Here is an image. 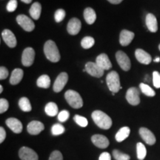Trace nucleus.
<instances>
[{
  "label": "nucleus",
  "instance_id": "e433bc0d",
  "mask_svg": "<svg viewBox=\"0 0 160 160\" xmlns=\"http://www.w3.org/2000/svg\"><path fill=\"white\" fill-rule=\"evenodd\" d=\"M153 84L155 88H160V73L158 71H153Z\"/></svg>",
  "mask_w": 160,
  "mask_h": 160
},
{
  "label": "nucleus",
  "instance_id": "dca6fc26",
  "mask_svg": "<svg viewBox=\"0 0 160 160\" xmlns=\"http://www.w3.org/2000/svg\"><path fill=\"white\" fill-rule=\"evenodd\" d=\"M6 125L13 133H20L22 131L23 126L21 122L17 118H8L5 122Z\"/></svg>",
  "mask_w": 160,
  "mask_h": 160
},
{
  "label": "nucleus",
  "instance_id": "5701e85b",
  "mask_svg": "<svg viewBox=\"0 0 160 160\" xmlns=\"http://www.w3.org/2000/svg\"><path fill=\"white\" fill-rule=\"evenodd\" d=\"M84 18H85V22L88 25H92L95 22L97 19V14L94 10L91 8H87L84 11Z\"/></svg>",
  "mask_w": 160,
  "mask_h": 160
},
{
  "label": "nucleus",
  "instance_id": "a211bd4d",
  "mask_svg": "<svg viewBox=\"0 0 160 160\" xmlns=\"http://www.w3.org/2000/svg\"><path fill=\"white\" fill-rule=\"evenodd\" d=\"M135 57L137 61L143 65H149L152 61L151 56L142 49L136 50Z\"/></svg>",
  "mask_w": 160,
  "mask_h": 160
},
{
  "label": "nucleus",
  "instance_id": "2f4dec72",
  "mask_svg": "<svg viewBox=\"0 0 160 160\" xmlns=\"http://www.w3.org/2000/svg\"><path fill=\"white\" fill-rule=\"evenodd\" d=\"M65 131V127L62 125H61V124H55L51 128V133L53 136H59L62 134Z\"/></svg>",
  "mask_w": 160,
  "mask_h": 160
},
{
  "label": "nucleus",
  "instance_id": "ea45409f",
  "mask_svg": "<svg viewBox=\"0 0 160 160\" xmlns=\"http://www.w3.org/2000/svg\"><path fill=\"white\" fill-rule=\"evenodd\" d=\"M17 0H10L7 5V11L8 12H13L17 8Z\"/></svg>",
  "mask_w": 160,
  "mask_h": 160
},
{
  "label": "nucleus",
  "instance_id": "9b49d317",
  "mask_svg": "<svg viewBox=\"0 0 160 160\" xmlns=\"http://www.w3.org/2000/svg\"><path fill=\"white\" fill-rule=\"evenodd\" d=\"M19 158L22 160H38L37 153L33 149L28 147L21 148L19 151Z\"/></svg>",
  "mask_w": 160,
  "mask_h": 160
},
{
  "label": "nucleus",
  "instance_id": "ddd939ff",
  "mask_svg": "<svg viewBox=\"0 0 160 160\" xmlns=\"http://www.w3.org/2000/svg\"><path fill=\"white\" fill-rule=\"evenodd\" d=\"M82 23L77 18H72L68 23L67 31L71 35H77L81 30Z\"/></svg>",
  "mask_w": 160,
  "mask_h": 160
},
{
  "label": "nucleus",
  "instance_id": "4468645a",
  "mask_svg": "<svg viewBox=\"0 0 160 160\" xmlns=\"http://www.w3.org/2000/svg\"><path fill=\"white\" fill-rule=\"evenodd\" d=\"M139 135L144 141L148 145H153L156 143V137L154 134L150 131L149 129L146 128H141L139 129Z\"/></svg>",
  "mask_w": 160,
  "mask_h": 160
},
{
  "label": "nucleus",
  "instance_id": "c756f323",
  "mask_svg": "<svg viewBox=\"0 0 160 160\" xmlns=\"http://www.w3.org/2000/svg\"><path fill=\"white\" fill-rule=\"evenodd\" d=\"M139 88L144 94L148 96V97H154V96L156 95V93H155V91H153V89L151 88L149 85H146V84H145V83L140 84Z\"/></svg>",
  "mask_w": 160,
  "mask_h": 160
},
{
  "label": "nucleus",
  "instance_id": "f03ea898",
  "mask_svg": "<svg viewBox=\"0 0 160 160\" xmlns=\"http://www.w3.org/2000/svg\"><path fill=\"white\" fill-rule=\"evenodd\" d=\"M44 53L47 59L52 62H57L61 58L57 45L52 40H48L45 42L44 45Z\"/></svg>",
  "mask_w": 160,
  "mask_h": 160
},
{
  "label": "nucleus",
  "instance_id": "0eeeda50",
  "mask_svg": "<svg viewBox=\"0 0 160 160\" xmlns=\"http://www.w3.org/2000/svg\"><path fill=\"white\" fill-rule=\"evenodd\" d=\"M126 99L130 105L137 106L140 103V93L139 89L135 87H131L126 93Z\"/></svg>",
  "mask_w": 160,
  "mask_h": 160
},
{
  "label": "nucleus",
  "instance_id": "f257e3e1",
  "mask_svg": "<svg viewBox=\"0 0 160 160\" xmlns=\"http://www.w3.org/2000/svg\"><path fill=\"white\" fill-rule=\"evenodd\" d=\"M92 119L96 125L100 128L108 130L112 126V119L108 115L103 111H94L92 113Z\"/></svg>",
  "mask_w": 160,
  "mask_h": 160
},
{
  "label": "nucleus",
  "instance_id": "cd10ccee",
  "mask_svg": "<svg viewBox=\"0 0 160 160\" xmlns=\"http://www.w3.org/2000/svg\"><path fill=\"white\" fill-rule=\"evenodd\" d=\"M19 106L20 109L24 112H30L32 110L31 102L27 97H22L19 99Z\"/></svg>",
  "mask_w": 160,
  "mask_h": 160
},
{
  "label": "nucleus",
  "instance_id": "de8ad7c7",
  "mask_svg": "<svg viewBox=\"0 0 160 160\" xmlns=\"http://www.w3.org/2000/svg\"><path fill=\"white\" fill-rule=\"evenodd\" d=\"M2 91H3V87H2V85H0V93H2Z\"/></svg>",
  "mask_w": 160,
  "mask_h": 160
},
{
  "label": "nucleus",
  "instance_id": "c03bdc74",
  "mask_svg": "<svg viewBox=\"0 0 160 160\" xmlns=\"http://www.w3.org/2000/svg\"><path fill=\"white\" fill-rule=\"evenodd\" d=\"M110 3L113 4V5H118V4H120L123 0H108Z\"/></svg>",
  "mask_w": 160,
  "mask_h": 160
},
{
  "label": "nucleus",
  "instance_id": "6ab92c4d",
  "mask_svg": "<svg viewBox=\"0 0 160 160\" xmlns=\"http://www.w3.org/2000/svg\"><path fill=\"white\" fill-rule=\"evenodd\" d=\"M45 129V126L39 121H32L28 125V132L31 135H38Z\"/></svg>",
  "mask_w": 160,
  "mask_h": 160
},
{
  "label": "nucleus",
  "instance_id": "423d86ee",
  "mask_svg": "<svg viewBox=\"0 0 160 160\" xmlns=\"http://www.w3.org/2000/svg\"><path fill=\"white\" fill-rule=\"evenodd\" d=\"M17 22L19 25L27 32L33 31L35 28V24L28 16L20 14L17 16Z\"/></svg>",
  "mask_w": 160,
  "mask_h": 160
},
{
  "label": "nucleus",
  "instance_id": "f3484780",
  "mask_svg": "<svg viewBox=\"0 0 160 160\" xmlns=\"http://www.w3.org/2000/svg\"><path fill=\"white\" fill-rule=\"evenodd\" d=\"M135 37V34L133 32H131L128 30H122L120 33L119 35V43L122 46H128L129 45L133 38Z\"/></svg>",
  "mask_w": 160,
  "mask_h": 160
},
{
  "label": "nucleus",
  "instance_id": "09e8293b",
  "mask_svg": "<svg viewBox=\"0 0 160 160\" xmlns=\"http://www.w3.org/2000/svg\"><path fill=\"white\" fill-rule=\"evenodd\" d=\"M159 51H160V44H159Z\"/></svg>",
  "mask_w": 160,
  "mask_h": 160
},
{
  "label": "nucleus",
  "instance_id": "b1692460",
  "mask_svg": "<svg viewBox=\"0 0 160 160\" xmlns=\"http://www.w3.org/2000/svg\"><path fill=\"white\" fill-rule=\"evenodd\" d=\"M42 13V5L39 2H36L33 3V5H31V8L29 10V13L31 15V17L33 18V19L37 20L40 18Z\"/></svg>",
  "mask_w": 160,
  "mask_h": 160
},
{
  "label": "nucleus",
  "instance_id": "20e7f679",
  "mask_svg": "<svg viewBox=\"0 0 160 160\" xmlns=\"http://www.w3.org/2000/svg\"><path fill=\"white\" fill-rule=\"evenodd\" d=\"M106 82H107L108 89L112 93H118L122 88L120 85L119 76L117 71H111L106 77Z\"/></svg>",
  "mask_w": 160,
  "mask_h": 160
},
{
  "label": "nucleus",
  "instance_id": "58836bf2",
  "mask_svg": "<svg viewBox=\"0 0 160 160\" xmlns=\"http://www.w3.org/2000/svg\"><path fill=\"white\" fill-rule=\"evenodd\" d=\"M48 160H63V156L60 151H54L51 153Z\"/></svg>",
  "mask_w": 160,
  "mask_h": 160
},
{
  "label": "nucleus",
  "instance_id": "39448f33",
  "mask_svg": "<svg viewBox=\"0 0 160 160\" xmlns=\"http://www.w3.org/2000/svg\"><path fill=\"white\" fill-rule=\"evenodd\" d=\"M116 59L118 64H119V67L121 68L123 71H128L131 69V60H130L129 57L126 54L125 52L119 51L116 53Z\"/></svg>",
  "mask_w": 160,
  "mask_h": 160
},
{
  "label": "nucleus",
  "instance_id": "4c0bfd02",
  "mask_svg": "<svg viewBox=\"0 0 160 160\" xmlns=\"http://www.w3.org/2000/svg\"><path fill=\"white\" fill-rule=\"evenodd\" d=\"M9 103L7 99L2 98L0 99V113H3L8 109Z\"/></svg>",
  "mask_w": 160,
  "mask_h": 160
},
{
  "label": "nucleus",
  "instance_id": "7ed1b4c3",
  "mask_svg": "<svg viewBox=\"0 0 160 160\" xmlns=\"http://www.w3.org/2000/svg\"><path fill=\"white\" fill-rule=\"evenodd\" d=\"M65 98L70 106H71L73 108L79 109L83 106V100L79 93L77 91L68 90L65 92Z\"/></svg>",
  "mask_w": 160,
  "mask_h": 160
},
{
  "label": "nucleus",
  "instance_id": "72a5a7b5",
  "mask_svg": "<svg viewBox=\"0 0 160 160\" xmlns=\"http://www.w3.org/2000/svg\"><path fill=\"white\" fill-rule=\"evenodd\" d=\"M73 120H74L75 122L77 123L78 125H79L80 127L85 128V127H87L88 125V119H86L85 117H82V116L75 115L74 117H73Z\"/></svg>",
  "mask_w": 160,
  "mask_h": 160
},
{
  "label": "nucleus",
  "instance_id": "a18cd8bd",
  "mask_svg": "<svg viewBox=\"0 0 160 160\" xmlns=\"http://www.w3.org/2000/svg\"><path fill=\"white\" fill-rule=\"evenodd\" d=\"M21 1L25 4H30L32 2V1H33V0H21Z\"/></svg>",
  "mask_w": 160,
  "mask_h": 160
},
{
  "label": "nucleus",
  "instance_id": "7c9ffc66",
  "mask_svg": "<svg viewBox=\"0 0 160 160\" xmlns=\"http://www.w3.org/2000/svg\"><path fill=\"white\" fill-rule=\"evenodd\" d=\"M95 43V40L91 37H84L82 39L81 45L84 49H89L93 46Z\"/></svg>",
  "mask_w": 160,
  "mask_h": 160
},
{
  "label": "nucleus",
  "instance_id": "9d476101",
  "mask_svg": "<svg viewBox=\"0 0 160 160\" xmlns=\"http://www.w3.org/2000/svg\"><path fill=\"white\" fill-rule=\"evenodd\" d=\"M68 81V75L65 72H62L58 76L56 79L54 84H53V89L56 93H59V92L62 91L66 84H67Z\"/></svg>",
  "mask_w": 160,
  "mask_h": 160
},
{
  "label": "nucleus",
  "instance_id": "f704fd0d",
  "mask_svg": "<svg viewBox=\"0 0 160 160\" xmlns=\"http://www.w3.org/2000/svg\"><path fill=\"white\" fill-rule=\"evenodd\" d=\"M65 15H66V13L65 10L63 9L57 10V11L55 12V14H54V18H55L56 22H60L62 21V20L65 19Z\"/></svg>",
  "mask_w": 160,
  "mask_h": 160
},
{
  "label": "nucleus",
  "instance_id": "aec40b11",
  "mask_svg": "<svg viewBox=\"0 0 160 160\" xmlns=\"http://www.w3.org/2000/svg\"><path fill=\"white\" fill-rule=\"evenodd\" d=\"M96 63L104 71L105 70H109L112 68L111 62L110 61L108 57L105 53H101V54L98 56L97 59H96Z\"/></svg>",
  "mask_w": 160,
  "mask_h": 160
},
{
  "label": "nucleus",
  "instance_id": "bb28decb",
  "mask_svg": "<svg viewBox=\"0 0 160 160\" xmlns=\"http://www.w3.org/2000/svg\"><path fill=\"white\" fill-rule=\"evenodd\" d=\"M46 114L49 117H55L58 113V106L54 102H49L45 108Z\"/></svg>",
  "mask_w": 160,
  "mask_h": 160
},
{
  "label": "nucleus",
  "instance_id": "c9c22d12",
  "mask_svg": "<svg viewBox=\"0 0 160 160\" xmlns=\"http://www.w3.org/2000/svg\"><path fill=\"white\" fill-rule=\"evenodd\" d=\"M69 117V112L66 111V110H64V111H62L59 114H58V119H59V121L61 122H66L68 119Z\"/></svg>",
  "mask_w": 160,
  "mask_h": 160
},
{
  "label": "nucleus",
  "instance_id": "412c9836",
  "mask_svg": "<svg viewBox=\"0 0 160 160\" xmlns=\"http://www.w3.org/2000/svg\"><path fill=\"white\" fill-rule=\"evenodd\" d=\"M145 23L148 28L152 33H156L158 31L157 19L153 13L147 14L145 18Z\"/></svg>",
  "mask_w": 160,
  "mask_h": 160
},
{
  "label": "nucleus",
  "instance_id": "473e14b6",
  "mask_svg": "<svg viewBox=\"0 0 160 160\" xmlns=\"http://www.w3.org/2000/svg\"><path fill=\"white\" fill-rule=\"evenodd\" d=\"M113 157L116 160H130L131 159L129 155L119 151V150H113Z\"/></svg>",
  "mask_w": 160,
  "mask_h": 160
},
{
  "label": "nucleus",
  "instance_id": "6e6552de",
  "mask_svg": "<svg viewBox=\"0 0 160 160\" xmlns=\"http://www.w3.org/2000/svg\"><path fill=\"white\" fill-rule=\"evenodd\" d=\"M85 70L88 74L91 77L100 78L104 75V70L102 69L96 62H88L85 65Z\"/></svg>",
  "mask_w": 160,
  "mask_h": 160
},
{
  "label": "nucleus",
  "instance_id": "a878e982",
  "mask_svg": "<svg viewBox=\"0 0 160 160\" xmlns=\"http://www.w3.org/2000/svg\"><path fill=\"white\" fill-rule=\"evenodd\" d=\"M37 84L39 88L47 89L51 85V79L48 75L43 74L38 78Z\"/></svg>",
  "mask_w": 160,
  "mask_h": 160
},
{
  "label": "nucleus",
  "instance_id": "393cba45",
  "mask_svg": "<svg viewBox=\"0 0 160 160\" xmlns=\"http://www.w3.org/2000/svg\"><path fill=\"white\" fill-rule=\"evenodd\" d=\"M130 133H131V129L128 127H123L119 130L117 134L115 136L116 140L118 142H121L124 140L127 139L129 137Z\"/></svg>",
  "mask_w": 160,
  "mask_h": 160
},
{
  "label": "nucleus",
  "instance_id": "4be33fe9",
  "mask_svg": "<svg viewBox=\"0 0 160 160\" xmlns=\"http://www.w3.org/2000/svg\"><path fill=\"white\" fill-rule=\"evenodd\" d=\"M24 72L22 69L16 68L12 71L11 78H10V83L11 85H15L19 84L23 78Z\"/></svg>",
  "mask_w": 160,
  "mask_h": 160
},
{
  "label": "nucleus",
  "instance_id": "c85d7f7f",
  "mask_svg": "<svg viewBox=\"0 0 160 160\" xmlns=\"http://www.w3.org/2000/svg\"><path fill=\"white\" fill-rule=\"evenodd\" d=\"M137 154L138 159L139 160H143L147 155V150L145 146L142 142H138L137 144Z\"/></svg>",
  "mask_w": 160,
  "mask_h": 160
},
{
  "label": "nucleus",
  "instance_id": "a19ab883",
  "mask_svg": "<svg viewBox=\"0 0 160 160\" xmlns=\"http://www.w3.org/2000/svg\"><path fill=\"white\" fill-rule=\"evenodd\" d=\"M8 69L6 68L5 67H3V66H2L1 68H0V79L1 80H3V79H5L6 78L8 77Z\"/></svg>",
  "mask_w": 160,
  "mask_h": 160
},
{
  "label": "nucleus",
  "instance_id": "37998d69",
  "mask_svg": "<svg viewBox=\"0 0 160 160\" xmlns=\"http://www.w3.org/2000/svg\"><path fill=\"white\" fill-rule=\"evenodd\" d=\"M6 138L5 130L2 127L0 128V143H2Z\"/></svg>",
  "mask_w": 160,
  "mask_h": 160
},
{
  "label": "nucleus",
  "instance_id": "f8f14e48",
  "mask_svg": "<svg viewBox=\"0 0 160 160\" xmlns=\"http://www.w3.org/2000/svg\"><path fill=\"white\" fill-rule=\"evenodd\" d=\"M2 37L4 40V42L6 43V45L9 48H15L17 46V38H16L14 33L10 31L8 29L4 30L2 33Z\"/></svg>",
  "mask_w": 160,
  "mask_h": 160
},
{
  "label": "nucleus",
  "instance_id": "2eb2a0df",
  "mask_svg": "<svg viewBox=\"0 0 160 160\" xmlns=\"http://www.w3.org/2000/svg\"><path fill=\"white\" fill-rule=\"evenodd\" d=\"M91 141L95 146L102 149L108 148L110 144L108 139L105 136L101 134H95L92 136Z\"/></svg>",
  "mask_w": 160,
  "mask_h": 160
},
{
  "label": "nucleus",
  "instance_id": "1a4fd4ad",
  "mask_svg": "<svg viewBox=\"0 0 160 160\" xmlns=\"http://www.w3.org/2000/svg\"><path fill=\"white\" fill-rule=\"evenodd\" d=\"M35 58V51L32 48H27L23 51L22 55V63L25 67L33 65Z\"/></svg>",
  "mask_w": 160,
  "mask_h": 160
},
{
  "label": "nucleus",
  "instance_id": "49530a36",
  "mask_svg": "<svg viewBox=\"0 0 160 160\" xmlns=\"http://www.w3.org/2000/svg\"><path fill=\"white\" fill-rule=\"evenodd\" d=\"M154 62H160V58L159 57H157L154 59Z\"/></svg>",
  "mask_w": 160,
  "mask_h": 160
},
{
  "label": "nucleus",
  "instance_id": "79ce46f5",
  "mask_svg": "<svg viewBox=\"0 0 160 160\" xmlns=\"http://www.w3.org/2000/svg\"><path fill=\"white\" fill-rule=\"evenodd\" d=\"M99 160H111V154L108 153V152H103L99 156Z\"/></svg>",
  "mask_w": 160,
  "mask_h": 160
}]
</instances>
